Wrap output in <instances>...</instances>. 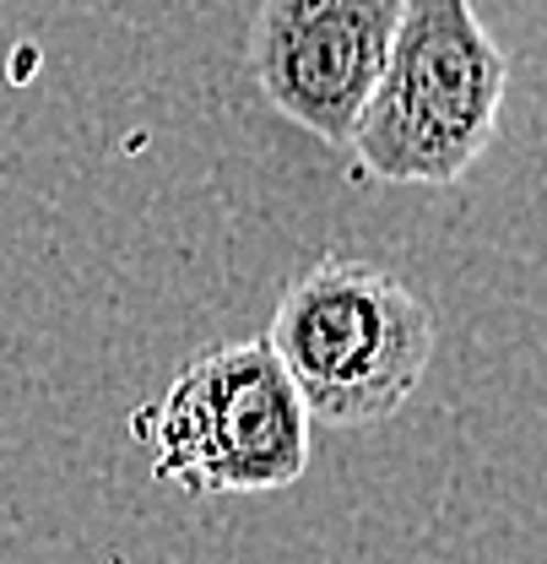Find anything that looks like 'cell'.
Here are the masks:
<instances>
[{
	"label": "cell",
	"mask_w": 547,
	"mask_h": 564,
	"mask_svg": "<svg viewBox=\"0 0 547 564\" xmlns=\"http://www.w3.org/2000/svg\"><path fill=\"white\" fill-rule=\"evenodd\" d=\"M510 55L472 0H407L347 152L385 185H456L499 141Z\"/></svg>",
	"instance_id": "obj_1"
},
{
	"label": "cell",
	"mask_w": 547,
	"mask_h": 564,
	"mask_svg": "<svg viewBox=\"0 0 547 564\" xmlns=\"http://www.w3.org/2000/svg\"><path fill=\"white\" fill-rule=\"evenodd\" d=\"M434 310L374 261L326 256L282 288L266 348L293 380L309 423H391L434 364Z\"/></svg>",
	"instance_id": "obj_2"
},
{
	"label": "cell",
	"mask_w": 547,
	"mask_h": 564,
	"mask_svg": "<svg viewBox=\"0 0 547 564\" xmlns=\"http://www.w3.org/2000/svg\"><path fill=\"white\" fill-rule=\"evenodd\" d=\"M152 478L190 499L293 489L309 467L315 423L266 337L217 343L190 358L157 402L131 413Z\"/></svg>",
	"instance_id": "obj_3"
},
{
	"label": "cell",
	"mask_w": 547,
	"mask_h": 564,
	"mask_svg": "<svg viewBox=\"0 0 547 564\" xmlns=\"http://www.w3.org/2000/svg\"><path fill=\"white\" fill-rule=\"evenodd\" d=\"M407 0H261L250 70L282 120L326 147H347L385 70Z\"/></svg>",
	"instance_id": "obj_4"
}]
</instances>
